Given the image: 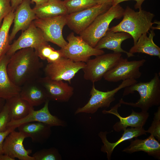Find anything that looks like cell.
Returning a JSON list of instances; mask_svg holds the SVG:
<instances>
[{"instance_id": "obj_30", "label": "cell", "mask_w": 160, "mask_h": 160, "mask_svg": "<svg viewBox=\"0 0 160 160\" xmlns=\"http://www.w3.org/2000/svg\"><path fill=\"white\" fill-rule=\"evenodd\" d=\"M35 160H60L61 155L58 151L54 147L43 149L38 151L32 155Z\"/></svg>"}, {"instance_id": "obj_32", "label": "cell", "mask_w": 160, "mask_h": 160, "mask_svg": "<svg viewBox=\"0 0 160 160\" xmlns=\"http://www.w3.org/2000/svg\"><path fill=\"white\" fill-rule=\"evenodd\" d=\"M10 121L9 109L5 102L0 112V131H4L7 128V124Z\"/></svg>"}, {"instance_id": "obj_1", "label": "cell", "mask_w": 160, "mask_h": 160, "mask_svg": "<svg viewBox=\"0 0 160 160\" xmlns=\"http://www.w3.org/2000/svg\"><path fill=\"white\" fill-rule=\"evenodd\" d=\"M33 48L20 49L10 57L7 66L8 76L12 82L21 87L37 80L43 64Z\"/></svg>"}, {"instance_id": "obj_8", "label": "cell", "mask_w": 160, "mask_h": 160, "mask_svg": "<svg viewBox=\"0 0 160 160\" xmlns=\"http://www.w3.org/2000/svg\"><path fill=\"white\" fill-rule=\"evenodd\" d=\"M66 15L54 17L37 18L33 21L35 25L42 32L45 41L55 44L61 48L68 44L63 35L62 31L66 25Z\"/></svg>"}, {"instance_id": "obj_4", "label": "cell", "mask_w": 160, "mask_h": 160, "mask_svg": "<svg viewBox=\"0 0 160 160\" xmlns=\"http://www.w3.org/2000/svg\"><path fill=\"white\" fill-rule=\"evenodd\" d=\"M124 11L119 4L112 5L106 12L99 15L79 34V36L91 46L95 48L99 40L106 34L111 21L114 19L122 17Z\"/></svg>"}, {"instance_id": "obj_27", "label": "cell", "mask_w": 160, "mask_h": 160, "mask_svg": "<svg viewBox=\"0 0 160 160\" xmlns=\"http://www.w3.org/2000/svg\"><path fill=\"white\" fill-rule=\"evenodd\" d=\"M14 12L12 11L4 17L0 27V59L10 47L9 32L13 22Z\"/></svg>"}, {"instance_id": "obj_24", "label": "cell", "mask_w": 160, "mask_h": 160, "mask_svg": "<svg viewBox=\"0 0 160 160\" xmlns=\"http://www.w3.org/2000/svg\"><path fill=\"white\" fill-rule=\"evenodd\" d=\"M38 18H43L68 15L63 1L48 0L33 9Z\"/></svg>"}, {"instance_id": "obj_40", "label": "cell", "mask_w": 160, "mask_h": 160, "mask_svg": "<svg viewBox=\"0 0 160 160\" xmlns=\"http://www.w3.org/2000/svg\"><path fill=\"white\" fill-rule=\"evenodd\" d=\"M5 100L0 98V112L2 110L5 102Z\"/></svg>"}, {"instance_id": "obj_23", "label": "cell", "mask_w": 160, "mask_h": 160, "mask_svg": "<svg viewBox=\"0 0 160 160\" xmlns=\"http://www.w3.org/2000/svg\"><path fill=\"white\" fill-rule=\"evenodd\" d=\"M160 142L155 137L151 135L144 140L139 139L137 137L131 141L129 146L124 149L122 151L132 153L135 152L143 151L150 155L158 159H160Z\"/></svg>"}, {"instance_id": "obj_21", "label": "cell", "mask_w": 160, "mask_h": 160, "mask_svg": "<svg viewBox=\"0 0 160 160\" xmlns=\"http://www.w3.org/2000/svg\"><path fill=\"white\" fill-rule=\"evenodd\" d=\"M131 38V35L127 33L107 31L95 48L99 49H106L113 50L115 53H124L127 54L128 57H133L135 55L133 54L123 50L121 46L123 41Z\"/></svg>"}, {"instance_id": "obj_36", "label": "cell", "mask_w": 160, "mask_h": 160, "mask_svg": "<svg viewBox=\"0 0 160 160\" xmlns=\"http://www.w3.org/2000/svg\"><path fill=\"white\" fill-rule=\"evenodd\" d=\"M23 0H10L11 6L13 11L16 9L17 7L22 2Z\"/></svg>"}, {"instance_id": "obj_19", "label": "cell", "mask_w": 160, "mask_h": 160, "mask_svg": "<svg viewBox=\"0 0 160 160\" xmlns=\"http://www.w3.org/2000/svg\"><path fill=\"white\" fill-rule=\"evenodd\" d=\"M10 57L5 54L0 59V98L5 100L19 95L21 89L11 81L7 72Z\"/></svg>"}, {"instance_id": "obj_18", "label": "cell", "mask_w": 160, "mask_h": 160, "mask_svg": "<svg viewBox=\"0 0 160 160\" xmlns=\"http://www.w3.org/2000/svg\"><path fill=\"white\" fill-rule=\"evenodd\" d=\"M51 126L39 122L26 123L18 126V131L25 137H29L32 142L42 144L46 141L52 133Z\"/></svg>"}, {"instance_id": "obj_41", "label": "cell", "mask_w": 160, "mask_h": 160, "mask_svg": "<svg viewBox=\"0 0 160 160\" xmlns=\"http://www.w3.org/2000/svg\"><path fill=\"white\" fill-rule=\"evenodd\" d=\"M0 27H1V26H0Z\"/></svg>"}, {"instance_id": "obj_15", "label": "cell", "mask_w": 160, "mask_h": 160, "mask_svg": "<svg viewBox=\"0 0 160 160\" xmlns=\"http://www.w3.org/2000/svg\"><path fill=\"white\" fill-rule=\"evenodd\" d=\"M121 105L119 102L111 108L110 110H103L102 111L103 114H112L119 119V121L113 125V129L116 132H120L124 131L129 127L136 128L143 127L149 116L148 111H141L140 112H136L132 110L130 115L123 117L120 115L118 111Z\"/></svg>"}, {"instance_id": "obj_25", "label": "cell", "mask_w": 160, "mask_h": 160, "mask_svg": "<svg viewBox=\"0 0 160 160\" xmlns=\"http://www.w3.org/2000/svg\"><path fill=\"white\" fill-rule=\"evenodd\" d=\"M148 33V36L147 33L142 35L129 52L133 54L136 53L145 54L157 56L160 59V48L153 41V38L155 35L154 30H150V33Z\"/></svg>"}, {"instance_id": "obj_3", "label": "cell", "mask_w": 160, "mask_h": 160, "mask_svg": "<svg viewBox=\"0 0 160 160\" xmlns=\"http://www.w3.org/2000/svg\"><path fill=\"white\" fill-rule=\"evenodd\" d=\"M124 88L123 96L134 93L135 91H137L140 95V98L135 103L126 102L121 99L119 100V102L121 104L139 108L141 109V111H148L153 106H159L160 105V75L157 72L148 82H137Z\"/></svg>"}, {"instance_id": "obj_33", "label": "cell", "mask_w": 160, "mask_h": 160, "mask_svg": "<svg viewBox=\"0 0 160 160\" xmlns=\"http://www.w3.org/2000/svg\"><path fill=\"white\" fill-rule=\"evenodd\" d=\"M13 11L10 0H0V27L2 20Z\"/></svg>"}, {"instance_id": "obj_14", "label": "cell", "mask_w": 160, "mask_h": 160, "mask_svg": "<svg viewBox=\"0 0 160 160\" xmlns=\"http://www.w3.org/2000/svg\"><path fill=\"white\" fill-rule=\"evenodd\" d=\"M37 80L44 89L49 100L67 102L73 94V88L63 81L52 80L46 76Z\"/></svg>"}, {"instance_id": "obj_38", "label": "cell", "mask_w": 160, "mask_h": 160, "mask_svg": "<svg viewBox=\"0 0 160 160\" xmlns=\"http://www.w3.org/2000/svg\"><path fill=\"white\" fill-rule=\"evenodd\" d=\"M97 4H104L110 3H112L113 0H94Z\"/></svg>"}, {"instance_id": "obj_37", "label": "cell", "mask_w": 160, "mask_h": 160, "mask_svg": "<svg viewBox=\"0 0 160 160\" xmlns=\"http://www.w3.org/2000/svg\"><path fill=\"white\" fill-rule=\"evenodd\" d=\"M5 154H0V160H15Z\"/></svg>"}, {"instance_id": "obj_35", "label": "cell", "mask_w": 160, "mask_h": 160, "mask_svg": "<svg viewBox=\"0 0 160 160\" xmlns=\"http://www.w3.org/2000/svg\"><path fill=\"white\" fill-rule=\"evenodd\" d=\"M130 0H133L136 1V3L134 6L135 9H142L141 6L145 0H113L112 3V5H115L120 3L127 1Z\"/></svg>"}, {"instance_id": "obj_16", "label": "cell", "mask_w": 160, "mask_h": 160, "mask_svg": "<svg viewBox=\"0 0 160 160\" xmlns=\"http://www.w3.org/2000/svg\"><path fill=\"white\" fill-rule=\"evenodd\" d=\"M31 3L30 0H23L14 12V24L9 35L10 42L20 31L26 29L33 20L38 18L31 7Z\"/></svg>"}, {"instance_id": "obj_11", "label": "cell", "mask_w": 160, "mask_h": 160, "mask_svg": "<svg viewBox=\"0 0 160 160\" xmlns=\"http://www.w3.org/2000/svg\"><path fill=\"white\" fill-rule=\"evenodd\" d=\"M145 62L144 59L129 61L123 58L117 65L105 73L103 78L105 80L113 82L128 79H138L142 74L140 68Z\"/></svg>"}, {"instance_id": "obj_39", "label": "cell", "mask_w": 160, "mask_h": 160, "mask_svg": "<svg viewBox=\"0 0 160 160\" xmlns=\"http://www.w3.org/2000/svg\"><path fill=\"white\" fill-rule=\"evenodd\" d=\"M48 0H31V2H35L36 6H39Z\"/></svg>"}, {"instance_id": "obj_28", "label": "cell", "mask_w": 160, "mask_h": 160, "mask_svg": "<svg viewBox=\"0 0 160 160\" xmlns=\"http://www.w3.org/2000/svg\"><path fill=\"white\" fill-rule=\"evenodd\" d=\"M39 58L46 60L48 63L55 62L63 57L60 49L56 50L45 42L34 49Z\"/></svg>"}, {"instance_id": "obj_22", "label": "cell", "mask_w": 160, "mask_h": 160, "mask_svg": "<svg viewBox=\"0 0 160 160\" xmlns=\"http://www.w3.org/2000/svg\"><path fill=\"white\" fill-rule=\"evenodd\" d=\"M121 137L116 142L113 143L109 142L107 139V135L108 133V132L101 131L99 133L98 136L101 139L103 144L101 147V151L107 153L108 160L111 159L114 149L119 144L126 140H131L134 138L143 135H146V130L143 127L128 128L125 129Z\"/></svg>"}, {"instance_id": "obj_20", "label": "cell", "mask_w": 160, "mask_h": 160, "mask_svg": "<svg viewBox=\"0 0 160 160\" xmlns=\"http://www.w3.org/2000/svg\"><path fill=\"white\" fill-rule=\"evenodd\" d=\"M21 87L19 95L33 107L39 105L49 99L45 90L37 80L27 83Z\"/></svg>"}, {"instance_id": "obj_13", "label": "cell", "mask_w": 160, "mask_h": 160, "mask_svg": "<svg viewBox=\"0 0 160 160\" xmlns=\"http://www.w3.org/2000/svg\"><path fill=\"white\" fill-rule=\"evenodd\" d=\"M25 137L21 132L14 130L5 138L3 143L4 153L10 157L20 160H35L29 155L32 152L31 149L24 148L23 142Z\"/></svg>"}, {"instance_id": "obj_9", "label": "cell", "mask_w": 160, "mask_h": 160, "mask_svg": "<svg viewBox=\"0 0 160 160\" xmlns=\"http://www.w3.org/2000/svg\"><path fill=\"white\" fill-rule=\"evenodd\" d=\"M112 6L110 3L98 4L84 10L66 15V25L79 34L85 29L100 15Z\"/></svg>"}, {"instance_id": "obj_10", "label": "cell", "mask_w": 160, "mask_h": 160, "mask_svg": "<svg viewBox=\"0 0 160 160\" xmlns=\"http://www.w3.org/2000/svg\"><path fill=\"white\" fill-rule=\"evenodd\" d=\"M85 65L84 62H75L63 57L55 62L48 63L44 71L45 76L51 79L66 81L71 84L72 79Z\"/></svg>"}, {"instance_id": "obj_17", "label": "cell", "mask_w": 160, "mask_h": 160, "mask_svg": "<svg viewBox=\"0 0 160 160\" xmlns=\"http://www.w3.org/2000/svg\"><path fill=\"white\" fill-rule=\"evenodd\" d=\"M49 100L45 102L43 107L40 109L33 110L25 117L16 121H10L7 124V127L13 126H17L21 124L31 122H39L48 124L51 127L66 126V123L63 121L56 116L52 115L48 108Z\"/></svg>"}, {"instance_id": "obj_34", "label": "cell", "mask_w": 160, "mask_h": 160, "mask_svg": "<svg viewBox=\"0 0 160 160\" xmlns=\"http://www.w3.org/2000/svg\"><path fill=\"white\" fill-rule=\"evenodd\" d=\"M17 127V126H13L8 127L4 131H0V154H4L3 145L5 138L9 133L15 130Z\"/></svg>"}, {"instance_id": "obj_26", "label": "cell", "mask_w": 160, "mask_h": 160, "mask_svg": "<svg viewBox=\"0 0 160 160\" xmlns=\"http://www.w3.org/2000/svg\"><path fill=\"white\" fill-rule=\"evenodd\" d=\"M6 100L9 109L10 121L22 119L34 110L33 106L19 95Z\"/></svg>"}, {"instance_id": "obj_2", "label": "cell", "mask_w": 160, "mask_h": 160, "mask_svg": "<svg viewBox=\"0 0 160 160\" xmlns=\"http://www.w3.org/2000/svg\"><path fill=\"white\" fill-rule=\"evenodd\" d=\"M123 17L117 25L109 28L108 31L116 32H124L130 34L133 39L135 44L141 35L148 33L152 28V22L155 15L142 9L136 12L127 6L124 9Z\"/></svg>"}, {"instance_id": "obj_6", "label": "cell", "mask_w": 160, "mask_h": 160, "mask_svg": "<svg viewBox=\"0 0 160 160\" xmlns=\"http://www.w3.org/2000/svg\"><path fill=\"white\" fill-rule=\"evenodd\" d=\"M136 79H130L123 81L119 86L114 89L106 92L97 89L93 83L90 92V98L87 103L82 107L79 108L75 113V115L80 113L93 114L100 108L108 107L114 101L116 94L121 89L137 82Z\"/></svg>"}, {"instance_id": "obj_7", "label": "cell", "mask_w": 160, "mask_h": 160, "mask_svg": "<svg viewBox=\"0 0 160 160\" xmlns=\"http://www.w3.org/2000/svg\"><path fill=\"white\" fill-rule=\"evenodd\" d=\"M66 46L60 49L63 57L68 58L75 62L86 63L90 57L105 53L102 49L92 47L80 36H75L73 32L67 36Z\"/></svg>"}, {"instance_id": "obj_5", "label": "cell", "mask_w": 160, "mask_h": 160, "mask_svg": "<svg viewBox=\"0 0 160 160\" xmlns=\"http://www.w3.org/2000/svg\"><path fill=\"white\" fill-rule=\"evenodd\" d=\"M123 58L121 53L113 52L97 55L89 59L82 69L84 78L93 83L100 81L105 73Z\"/></svg>"}, {"instance_id": "obj_31", "label": "cell", "mask_w": 160, "mask_h": 160, "mask_svg": "<svg viewBox=\"0 0 160 160\" xmlns=\"http://www.w3.org/2000/svg\"><path fill=\"white\" fill-rule=\"evenodd\" d=\"M146 132L149 133L160 141V106L158 107V110L154 113L153 120L151 126L146 130Z\"/></svg>"}, {"instance_id": "obj_12", "label": "cell", "mask_w": 160, "mask_h": 160, "mask_svg": "<svg viewBox=\"0 0 160 160\" xmlns=\"http://www.w3.org/2000/svg\"><path fill=\"white\" fill-rule=\"evenodd\" d=\"M46 42L41 30L32 22L26 29L22 31L19 37L10 44L6 55L11 57L21 49L30 48L35 49Z\"/></svg>"}, {"instance_id": "obj_29", "label": "cell", "mask_w": 160, "mask_h": 160, "mask_svg": "<svg viewBox=\"0 0 160 160\" xmlns=\"http://www.w3.org/2000/svg\"><path fill=\"white\" fill-rule=\"evenodd\" d=\"M68 14L78 12L97 4L94 0H64Z\"/></svg>"}]
</instances>
